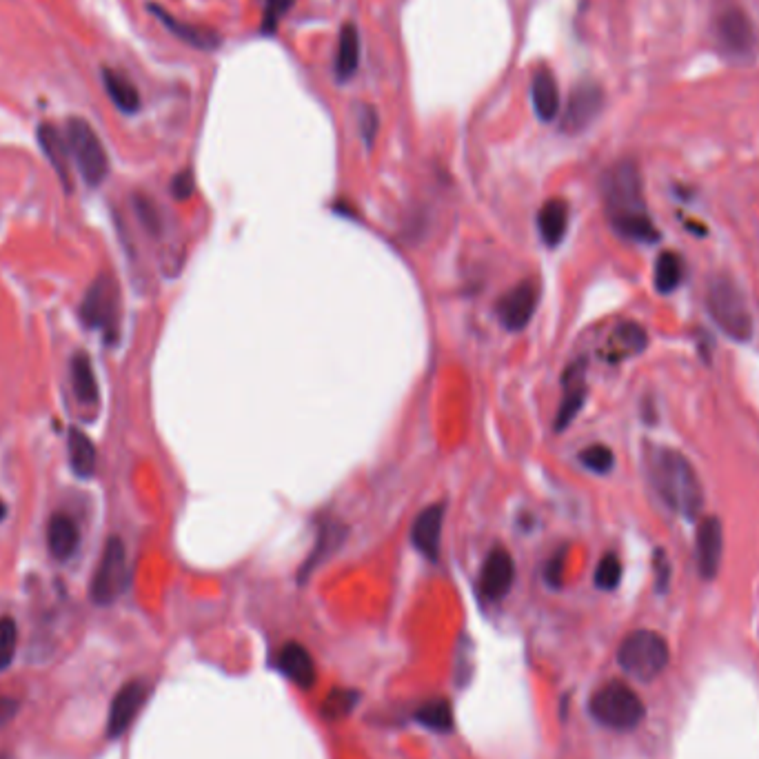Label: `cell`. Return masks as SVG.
I'll return each instance as SVG.
<instances>
[{
	"mask_svg": "<svg viewBox=\"0 0 759 759\" xmlns=\"http://www.w3.org/2000/svg\"><path fill=\"white\" fill-rule=\"evenodd\" d=\"M604 214L617 236L653 245L660 240L644 198L642 174L633 160H620L602 176Z\"/></svg>",
	"mask_w": 759,
	"mask_h": 759,
	"instance_id": "6da1fadb",
	"label": "cell"
},
{
	"mask_svg": "<svg viewBox=\"0 0 759 759\" xmlns=\"http://www.w3.org/2000/svg\"><path fill=\"white\" fill-rule=\"evenodd\" d=\"M646 471L655 493L684 520L693 522L704 509V487L691 460L671 447H651L646 451Z\"/></svg>",
	"mask_w": 759,
	"mask_h": 759,
	"instance_id": "7a4b0ae2",
	"label": "cell"
},
{
	"mask_svg": "<svg viewBox=\"0 0 759 759\" xmlns=\"http://www.w3.org/2000/svg\"><path fill=\"white\" fill-rule=\"evenodd\" d=\"M708 313L717 327L735 342H748L753 338V316L737 282L728 276H715L708 282L706 291Z\"/></svg>",
	"mask_w": 759,
	"mask_h": 759,
	"instance_id": "3957f363",
	"label": "cell"
},
{
	"mask_svg": "<svg viewBox=\"0 0 759 759\" xmlns=\"http://www.w3.org/2000/svg\"><path fill=\"white\" fill-rule=\"evenodd\" d=\"M589 711L597 724L611 728V731H633L646 715L642 697L620 680L597 688L591 697Z\"/></svg>",
	"mask_w": 759,
	"mask_h": 759,
	"instance_id": "277c9868",
	"label": "cell"
},
{
	"mask_svg": "<svg viewBox=\"0 0 759 759\" xmlns=\"http://www.w3.org/2000/svg\"><path fill=\"white\" fill-rule=\"evenodd\" d=\"M671 651L664 637L655 631H633L617 649V664L635 680H655L669 666Z\"/></svg>",
	"mask_w": 759,
	"mask_h": 759,
	"instance_id": "5b68a950",
	"label": "cell"
},
{
	"mask_svg": "<svg viewBox=\"0 0 759 759\" xmlns=\"http://www.w3.org/2000/svg\"><path fill=\"white\" fill-rule=\"evenodd\" d=\"M65 138L80 178H83L89 187L103 185V180L109 174V158L103 143H100L96 129L91 127L85 118L74 116L67 120Z\"/></svg>",
	"mask_w": 759,
	"mask_h": 759,
	"instance_id": "8992f818",
	"label": "cell"
},
{
	"mask_svg": "<svg viewBox=\"0 0 759 759\" xmlns=\"http://www.w3.org/2000/svg\"><path fill=\"white\" fill-rule=\"evenodd\" d=\"M78 313L87 329L103 331L107 342H116L120 325V289L111 273H100L91 282Z\"/></svg>",
	"mask_w": 759,
	"mask_h": 759,
	"instance_id": "52a82bcc",
	"label": "cell"
},
{
	"mask_svg": "<svg viewBox=\"0 0 759 759\" xmlns=\"http://www.w3.org/2000/svg\"><path fill=\"white\" fill-rule=\"evenodd\" d=\"M129 582L127 569V549L125 542L111 535L107 540L103 555L96 566L94 580H91V600L98 606L114 604L120 595L125 593Z\"/></svg>",
	"mask_w": 759,
	"mask_h": 759,
	"instance_id": "ba28073f",
	"label": "cell"
},
{
	"mask_svg": "<svg viewBox=\"0 0 759 759\" xmlns=\"http://www.w3.org/2000/svg\"><path fill=\"white\" fill-rule=\"evenodd\" d=\"M715 36L717 43L728 56L748 58L753 56L757 47V32L751 18L744 9L735 5H726L715 18Z\"/></svg>",
	"mask_w": 759,
	"mask_h": 759,
	"instance_id": "9c48e42d",
	"label": "cell"
},
{
	"mask_svg": "<svg viewBox=\"0 0 759 759\" xmlns=\"http://www.w3.org/2000/svg\"><path fill=\"white\" fill-rule=\"evenodd\" d=\"M604 107V91L602 87L593 83V80H582L573 87L569 103H566L564 116H562V131L564 134H582L584 129H589L593 120L600 116Z\"/></svg>",
	"mask_w": 759,
	"mask_h": 759,
	"instance_id": "30bf717a",
	"label": "cell"
},
{
	"mask_svg": "<svg viewBox=\"0 0 759 759\" xmlns=\"http://www.w3.org/2000/svg\"><path fill=\"white\" fill-rule=\"evenodd\" d=\"M538 300L540 289L533 280H522L511 287L495 305V313H498L502 327L509 331H524L535 316Z\"/></svg>",
	"mask_w": 759,
	"mask_h": 759,
	"instance_id": "8fae6325",
	"label": "cell"
},
{
	"mask_svg": "<svg viewBox=\"0 0 759 759\" xmlns=\"http://www.w3.org/2000/svg\"><path fill=\"white\" fill-rule=\"evenodd\" d=\"M695 555L702 580H713L720 571L724 555V529L720 518H715V515H708L697 526Z\"/></svg>",
	"mask_w": 759,
	"mask_h": 759,
	"instance_id": "7c38bea8",
	"label": "cell"
},
{
	"mask_svg": "<svg viewBox=\"0 0 759 759\" xmlns=\"http://www.w3.org/2000/svg\"><path fill=\"white\" fill-rule=\"evenodd\" d=\"M586 396H589V387H586V362L578 360L573 362L562 376V402L555 416V431L562 433L571 427V422L578 418L582 411Z\"/></svg>",
	"mask_w": 759,
	"mask_h": 759,
	"instance_id": "4fadbf2b",
	"label": "cell"
},
{
	"mask_svg": "<svg viewBox=\"0 0 759 759\" xmlns=\"http://www.w3.org/2000/svg\"><path fill=\"white\" fill-rule=\"evenodd\" d=\"M147 693H149L147 684L140 682V680L127 682L116 693L114 702H111L109 720H107V735L111 737V740H116V737L127 733V728L131 726V722L136 720L140 708H143V704L147 700Z\"/></svg>",
	"mask_w": 759,
	"mask_h": 759,
	"instance_id": "5bb4252c",
	"label": "cell"
},
{
	"mask_svg": "<svg viewBox=\"0 0 759 759\" xmlns=\"http://www.w3.org/2000/svg\"><path fill=\"white\" fill-rule=\"evenodd\" d=\"M513 580H515V562L511 558V553L502 549V546H495L482 564L480 593L487 597L489 602H498L511 591Z\"/></svg>",
	"mask_w": 759,
	"mask_h": 759,
	"instance_id": "9a60e30c",
	"label": "cell"
},
{
	"mask_svg": "<svg viewBox=\"0 0 759 759\" xmlns=\"http://www.w3.org/2000/svg\"><path fill=\"white\" fill-rule=\"evenodd\" d=\"M444 504H431L418 513L411 526V544L427 558L435 562L440 558L442 546V526H444Z\"/></svg>",
	"mask_w": 759,
	"mask_h": 759,
	"instance_id": "2e32d148",
	"label": "cell"
},
{
	"mask_svg": "<svg viewBox=\"0 0 759 759\" xmlns=\"http://www.w3.org/2000/svg\"><path fill=\"white\" fill-rule=\"evenodd\" d=\"M149 12L154 14L160 23L169 29L171 34L180 38L182 43H187L189 47H194V49H200V52H214V49H218L222 43V38L218 36L216 29L185 23V20H180L174 14H169L167 9H163L160 5H149Z\"/></svg>",
	"mask_w": 759,
	"mask_h": 759,
	"instance_id": "e0dca14e",
	"label": "cell"
},
{
	"mask_svg": "<svg viewBox=\"0 0 759 759\" xmlns=\"http://www.w3.org/2000/svg\"><path fill=\"white\" fill-rule=\"evenodd\" d=\"M646 344H649V333L644 331L642 325H637V322H622V325H617L611 331V336L602 349V358L611 364L624 362L633 356H640L646 349Z\"/></svg>",
	"mask_w": 759,
	"mask_h": 759,
	"instance_id": "ac0fdd59",
	"label": "cell"
},
{
	"mask_svg": "<svg viewBox=\"0 0 759 759\" xmlns=\"http://www.w3.org/2000/svg\"><path fill=\"white\" fill-rule=\"evenodd\" d=\"M38 143L65 189H72V165H69L72 163V154H69V145L63 131L54 125L43 123L38 127Z\"/></svg>",
	"mask_w": 759,
	"mask_h": 759,
	"instance_id": "d6986e66",
	"label": "cell"
},
{
	"mask_svg": "<svg viewBox=\"0 0 759 759\" xmlns=\"http://www.w3.org/2000/svg\"><path fill=\"white\" fill-rule=\"evenodd\" d=\"M80 546V529L67 513H54L47 524V549L58 562L72 560Z\"/></svg>",
	"mask_w": 759,
	"mask_h": 759,
	"instance_id": "ffe728a7",
	"label": "cell"
},
{
	"mask_svg": "<svg viewBox=\"0 0 759 759\" xmlns=\"http://www.w3.org/2000/svg\"><path fill=\"white\" fill-rule=\"evenodd\" d=\"M276 664L282 675L289 677L300 688H311L316 684V664H313L311 653L302 644L289 642L282 646Z\"/></svg>",
	"mask_w": 759,
	"mask_h": 759,
	"instance_id": "44dd1931",
	"label": "cell"
},
{
	"mask_svg": "<svg viewBox=\"0 0 759 759\" xmlns=\"http://www.w3.org/2000/svg\"><path fill=\"white\" fill-rule=\"evenodd\" d=\"M531 100H533L535 116H538L542 123H553V120L558 118L560 89H558V80H555L549 67H540L538 72L533 74Z\"/></svg>",
	"mask_w": 759,
	"mask_h": 759,
	"instance_id": "7402d4cb",
	"label": "cell"
},
{
	"mask_svg": "<svg viewBox=\"0 0 759 759\" xmlns=\"http://www.w3.org/2000/svg\"><path fill=\"white\" fill-rule=\"evenodd\" d=\"M538 229L544 245L558 247L569 229V205L564 200H546L538 214Z\"/></svg>",
	"mask_w": 759,
	"mask_h": 759,
	"instance_id": "603a6c76",
	"label": "cell"
},
{
	"mask_svg": "<svg viewBox=\"0 0 759 759\" xmlns=\"http://www.w3.org/2000/svg\"><path fill=\"white\" fill-rule=\"evenodd\" d=\"M360 67V32L356 23H344L340 29L338 54H336V78L347 83L358 74Z\"/></svg>",
	"mask_w": 759,
	"mask_h": 759,
	"instance_id": "cb8c5ba5",
	"label": "cell"
},
{
	"mask_svg": "<svg viewBox=\"0 0 759 759\" xmlns=\"http://www.w3.org/2000/svg\"><path fill=\"white\" fill-rule=\"evenodd\" d=\"M103 85L107 89V96L111 98V103H114L123 114H138L140 111V94L136 85L131 83V80L125 76L116 72V69H109L105 67L103 69Z\"/></svg>",
	"mask_w": 759,
	"mask_h": 759,
	"instance_id": "d4e9b609",
	"label": "cell"
},
{
	"mask_svg": "<svg viewBox=\"0 0 759 759\" xmlns=\"http://www.w3.org/2000/svg\"><path fill=\"white\" fill-rule=\"evenodd\" d=\"M344 535H347V531H344L342 524H336V522H325L320 529V535H318V542H316V549H313V553L309 555V560L305 562V566L300 569V582H305L309 575L313 573V569L320 562H325L329 555L338 549V546L342 544Z\"/></svg>",
	"mask_w": 759,
	"mask_h": 759,
	"instance_id": "484cf974",
	"label": "cell"
},
{
	"mask_svg": "<svg viewBox=\"0 0 759 759\" xmlns=\"http://www.w3.org/2000/svg\"><path fill=\"white\" fill-rule=\"evenodd\" d=\"M67 449H69V462H72V469L78 478H91L96 471V447H94V442L87 438V433H83L80 429L69 431Z\"/></svg>",
	"mask_w": 759,
	"mask_h": 759,
	"instance_id": "4316f807",
	"label": "cell"
},
{
	"mask_svg": "<svg viewBox=\"0 0 759 759\" xmlns=\"http://www.w3.org/2000/svg\"><path fill=\"white\" fill-rule=\"evenodd\" d=\"M686 276V265L680 253L675 251H662L660 258L655 262V289L660 293H673L682 285Z\"/></svg>",
	"mask_w": 759,
	"mask_h": 759,
	"instance_id": "83f0119b",
	"label": "cell"
},
{
	"mask_svg": "<svg viewBox=\"0 0 759 759\" xmlns=\"http://www.w3.org/2000/svg\"><path fill=\"white\" fill-rule=\"evenodd\" d=\"M72 387L80 404H96L98 402V382L91 360L85 353H76L72 358Z\"/></svg>",
	"mask_w": 759,
	"mask_h": 759,
	"instance_id": "f1b7e54d",
	"label": "cell"
},
{
	"mask_svg": "<svg viewBox=\"0 0 759 759\" xmlns=\"http://www.w3.org/2000/svg\"><path fill=\"white\" fill-rule=\"evenodd\" d=\"M416 720L435 733H449L453 728V711L451 702L444 697H433V700L422 702L416 711Z\"/></svg>",
	"mask_w": 759,
	"mask_h": 759,
	"instance_id": "f546056e",
	"label": "cell"
},
{
	"mask_svg": "<svg viewBox=\"0 0 759 759\" xmlns=\"http://www.w3.org/2000/svg\"><path fill=\"white\" fill-rule=\"evenodd\" d=\"M360 695L351 688H333L327 695V700L322 702V715L331 722H338L342 717H347L353 708H356Z\"/></svg>",
	"mask_w": 759,
	"mask_h": 759,
	"instance_id": "4dcf8cb0",
	"label": "cell"
},
{
	"mask_svg": "<svg viewBox=\"0 0 759 759\" xmlns=\"http://www.w3.org/2000/svg\"><path fill=\"white\" fill-rule=\"evenodd\" d=\"M580 462H582L584 469L606 475V473H611L615 467V455L609 447H606V444H591V447L582 449Z\"/></svg>",
	"mask_w": 759,
	"mask_h": 759,
	"instance_id": "1f68e13d",
	"label": "cell"
},
{
	"mask_svg": "<svg viewBox=\"0 0 759 759\" xmlns=\"http://www.w3.org/2000/svg\"><path fill=\"white\" fill-rule=\"evenodd\" d=\"M622 580V562L615 553H606L595 569V586L602 591H615Z\"/></svg>",
	"mask_w": 759,
	"mask_h": 759,
	"instance_id": "d6a6232c",
	"label": "cell"
},
{
	"mask_svg": "<svg viewBox=\"0 0 759 759\" xmlns=\"http://www.w3.org/2000/svg\"><path fill=\"white\" fill-rule=\"evenodd\" d=\"M18 644V626L12 617H0V673L14 662Z\"/></svg>",
	"mask_w": 759,
	"mask_h": 759,
	"instance_id": "836d02e7",
	"label": "cell"
},
{
	"mask_svg": "<svg viewBox=\"0 0 759 759\" xmlns=\"http://www.w3.org/2000/svg\"><path fill=\"white\" fill-rule=\"evenodd\" d=\"M293 7V0H265V16H262V32L267 36L276 34L280 18Z\"/></svg>",
	"mask_w": 759,
	"mask_h": 759,
	"instance_id": "e575fe53",
	"label": "cell"
},
{
	"mask_svg": "<svg viewBox=\"0 0 759 759\" xmlns=\"http://www.w3.org/2000/svg\"><path fill=\"white\" fill-rule=\"evenodd\" d=\"M566 553H569V549H566V546H562L560 551H555L551 555V560L546 562V566H544V580H546V584L551 586V589H560L562 582H564Z\"/></svg>",
	"mask_w": 759,
	"mask_h": 759,
	"instance_id": "d590c367",
	"label": "cell"
},
{
	"mask_svg": "<svg viewBox=\"0 0 759 759\" xmlns=\"http://www.w3.org/2000/svg\"><path fill=\"white\" fill-rule=\"evenodd\" d=\"M653 571H655V589L657 593H666L669 591V584H671V562L669 558H666V553L662 549H657L653 553Z\"/></svg>",
	"mask_w": 759,
	"mask_h": 759,
	"instance_id": "8d00e7d4",
	"label": "cell"
},
{
	"mask_svg": "<svg viewBox=\"0 0 759 759\" xmlns=\"http://www.w3.org/2000/svg\"><path fill=\"white\" fill-rule=\"evenodd\" d=\"M378 129H380L378 111L371 105H364L360 109V136L364 143H367V147H373V140H376L378 136Z\"/></svg>",
	"mask_w": 759,
	"mask_h": 759,
	"instance_id": "74e56055",
	"label": "cell"
},
{
	"mask_svg": "<svg viewBox=\"0 0 759 759\" xmlns=\"http://www.w3.org/2000/svg\"><path fill=\"white\" fill-rule=\"evenodd\" d=\"M136 211H138V218L143 220V225L149 229V231H158L160 229V214L158 209L154 205V200H149L147 196H136Z\"/></svg>",
	"mask_w": 759,
	"mask_h": 759,
	"instance_id": "f35d334b",
	"label": "cell"
},
{
	"mask_svg": "<svg viewBox=\"0 0 759 759\" xmlns=\"http://www.w3.org/2000/svg\"><path fill=\"white\" fill-rule=\"evenodd\" d=\"M194 189H196V180L189 169L180 171V174H176L174 180H171V196H174L176 200H189L191 194H194Z\"/></svg>",
	"mask_w": 759,
	"mask_h": 759,
	"instance_id": "ab89813d",
	"label": "cell"
},
{
	"mask_svg": "<svg viewBox=\"0 0 759 759\" xmlns=\"http://www.w3.org/2000/svg\"><path fill=\"white\" fill-rule=\"evenodd\" d=\"M18 713V702L12 697H0V728H5Z\"/></svg>",
	"mask_w": 759,
	"mask_h": 759,
	"instance_id": "60d3db41",
	"label": "cell"
},
{
	"mask_svg": "<svg viewBox=\"0 0 759 759\" xmlns=\"http://www.w3.org/2000/svg\"><path fill=\"white\" fill-rule=\"evenodd\" d=\"M5 515H7V504L3 502V498H0V522L5 520Z\"/></svg>",
	"mask_w": 759,
	"mask_h": 759,
	"instance_id": "b9f144b4",
	"label": "cell"
},
{
	"mask_svg": "<svg viewBox=\"0 0 759 759\" xmlns=\"http://www.w3.org/2000/svg\"><path fill=\"white\" fill-rule=\"evenodd\" d=\"M0 759H12V757H9V755H3V757H0Z\"/></svg>",
	"mask_w": 759,
	"mask_h": 759,
	"instance_id": "7bdbcfd3",
	"label": "cell"
}]
</instances>
